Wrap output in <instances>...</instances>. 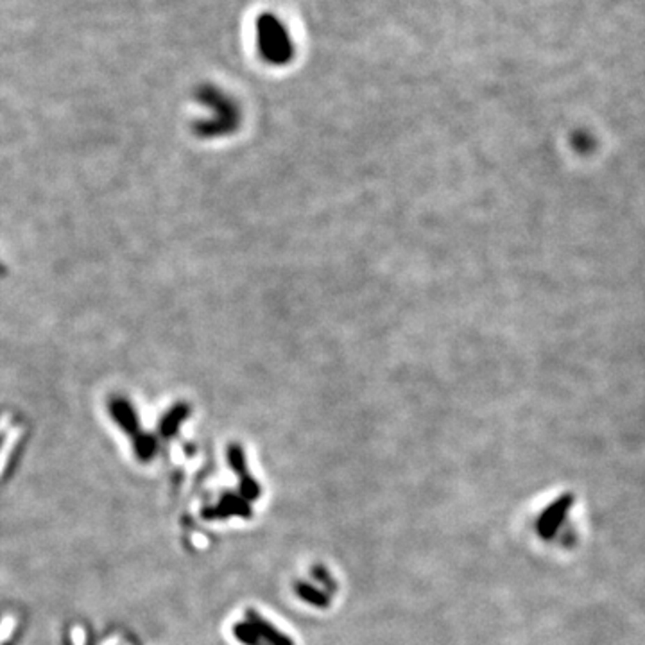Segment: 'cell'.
Masks as SVG:
<instances>
[{"mask_svg":"<svg viewBox=\"0 0 645 645\" xmlns=\"http://www.w3.org/2000/svg\"><path fill=\"white\" fill-rule=\"evenodd\" d=\"M256 45L260 56L272 65L287 63L293 56L289 31L274 15L264 13L256 18Z\"/></svg>","mask_w":645,"mask_h":645,"instance_id":"1","label":"cell"},{"mask_svg":"<svg viewBox=\"0 0 645 645\" xmlns=\"http://www.w3.org/2000/svg\"><path fill=\"white\" fill-rule=\"evenodd\" d=\"M197 97H199V101L212 108V115H214L210 121L197 124V133L208 137V134H221L222 131H228V127H233V124L237 122V109L224 93L219 92L217 88L203 86Z\"/></svg>","mask_w":645,"mask_h":645,"instance_id":"2","label":"cell"},{"mask_svg":"<svg viewBox=\"0 0 645 645\" xmlns=\"http://www.w3.org/2000/svg\"><path fill=\"white\" fill-rule=\"evenodd\" d=\"M568 506L570 499L568 497H563V499L556 500L547 511H543L540 522H538V531H540L541 536H552L554 532H556V529L559 527V524L563 522V518H565L566 511H568Z\"/></svg>","mask_w":645,"mask_h":645,"instance_id":"3","label":"cell"},{"mask_svg":"<svg viewBox=\"0 0 645 645\" xmlns=\"http://www.w3.org/2000/svg\"><path fill=\"white\" fill-rule=\"evenodd\" d=\"M297 591H300V595H302V597L306 600V603L316 604V606H321V604L325 603V599H322V595L319 593V591H316L314 588L302 586V590H297Z\"/></svg>","mask_w":645,"mask_h":645,"instance_id":"4","label":"cell"}]
</instances>
